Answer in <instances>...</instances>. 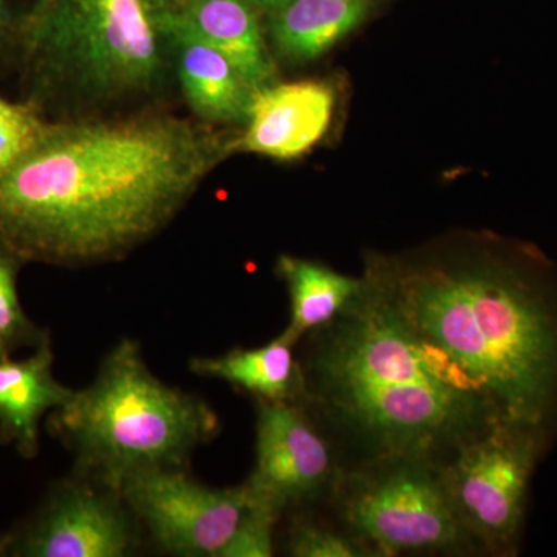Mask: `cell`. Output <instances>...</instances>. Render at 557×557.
<instances>
[{
  "mask_svg": "<svg viewBox=\"0 0 557 557\" xmlns=\"http://www.w3.org/2000/svg\"><path fill=\"white\" fill-rule=\"evenodd\" d=\"M333 109L335 89L325 81H276L256 91L247 123L234 137V153L299 159L327 134Z\"/></svg>",
  "mask_w": 557,
  "mask_h": 557,
  "instance_id": "8fae6325",
  "label": "cell"
},
{
  "mask_svg": "<svg viewBox=\"0 0 557 557\" xmlns=\"http://www.w3.org/2000/svg\"><path fill=\"white\" fill-rule=\"evenodd\" d=\"M120 494L157 547L188 557H220L249 504L247 483L215 490L186 468L135 472Z\"/></svg>",
  "mask_w": 557,
  "mask_h": 557,
  "instance_id": "ba28073f",
  "label": "cell"
},
{
  "mask_svg": "<svg viewBox=\"0 0 557 557\" xmlns=\"http://www.w3.org/2000/svg\"><path fill=\"white\" fill-rule=\"evenodd\" d=\"M172 70L194 116L209 126L247 123L256 90L218 49L180 20L172 27Z\"/></svg>",
  "mask_w": 557,
  "mask_h": 557,
  "instance_id": "7c38bea8",
  "label": "cell"
},
{
  "mask_svg": "<svg viewBox=\"0 0 557 557\" xmlns=\"http://www.w3.org/2000/svg\"><path fill=\"white\" fill-rule=\"evenodd\" d=\"M21 16L14 13L11 0H0V65L9 58H16L17 33Z\"/></svg>",
  "mask_w": 557,
  "mask_h": 557,
  "instance_id": "7402d4cb",
  "label": "cell"
},
{
  "mask_svg": "<svg viewBox=\"0 0 557 557\" xmlns=\"http://www.w3.org/2000/svg\"><path fill=\"white\" fill-rule=\"evenodd\" d=\"M298 344L287 333L265 346L233 348L214 358H194L189 369L205 379L222 380L242 388L255 399L299 405L304 394Z\"/></svg>",
  "mask_w": 557,
  "mask_h": 557,
  "instance_id": "2e32d148",
  "label": "cell"
},
{
  "mask_svg": "<svg viewBox=\"0 0 557 557\" xmlns=\"http://www.w3.org/2000/svg\"><path fill=\"white\" fill-rule=\"evenodd\" d=\"M49 428L76 458V475L120 491L132 474L186 468L220 431L207 401L157 379L138 343L123 339L97 379L51 410Z\"/></svg>",
  "mask_w": 557,
  "mask_h": 557,
  "instance_id": "5b68a950",
  "label": "cell"
},
{
  "mask_svg": "<svg viewBox=\"0 0 557 557\" xmlns=\"http://www.w3.org/2000/svg\"><path fill=\"white\" fill-rule=\"evenodd\" d=\"M325 508L375 557L479 556L450 504L442 467L423 458L343 472Z\"/></svg>",
  "mask_w": 557,
  "mask_h": 557,
  "instance_id": "8992f818",
  "label": "cell"
},
{
  "mask_svg": "<svg viewBox=\"0 0 557 557\" xmlns=\"http://www.w3.org/2000/svg\"><path fill=\"white\" fill-rule=\"evenodd\" d=\"M299 343V406L327 437L343 472L398 457L445 467L505 421L482 392L410 335L364 278L335 319Z\"/></svg>",
  "mask_w": 557,
  "mask_h": 557,
  "instance_id": "3957f363",
  "label": "cell"
},
{
  "mask_svg": "<svg viewBox=\"0 0 557 557\" xmlns=\"http://www.w3.org/2000/svg\"><path fill=\"white\" fill-rule=\"evenodd\" d=\"M548 450L531 429L498 421L442 467L450 504L479 556L518 555L531 480Z\"/></svg>",
  "mask_w": 557,
  "mask_h": 557,
  "instance_id": "52a82bcc",
  "label": "cell"
},
{
  "mask_svg": "<svg viewBox=\"0 0 557 557\" xmlns=\"http://www.w3.org/2000/svg\"><path fill=\"white\" fill-rule=\"evenodd\" d=\"M276 274L289 295V322L284 332L296 344L335 319L362 287L361 276H347L324 263L289 255L278 256Z\"/></svg>",
  "mask_w": 557,
  "mask_h": 557,
  "instance_id": "e0dca14e",
  "label": "cell"
},
{
  "mask_svg": "<svg viewBox=\"0 0 557 557\" xmlns=\"http://www.w3.org/2000/svg\"><path fill=\"white\" fill-rule=\"evenodd\" d=\"M318 508L289 512L285 552L295 557H375L372 549L330 516L319 518Z\"/></svg>",
  "mask_w": 557,
  "mask_h": 557,
  "instance_id": "d6986e66",
  "label": "cell"
},
{
  "mask_svg": "<svg viewBox=\"0 0 557 557\" xmlns=\"http://www.w3.org/2000/svg\"><path fill=\"white\" fill-rule=\"evenodd\" d=\"M175 10L177 0H33L17 33L25 100L46 115L163 90Z\"/></svg>",
  "mask_w": 557,
  "mask_h": 557,
  "instance_id": "277c9868",
  "label": "cell"
},
{
  "mask_svg": "<svg viewBox=\"0 0 557 557\" xmlns=\"http://www.w3.org/2000/svg\"><path fill=\"white\" fill-rule=\"evenodd\" d=\"M376 5L379 0H289L265 14L271 51L289 64L318 60L358 30Z\"/></svg>",
  "mask_w": 557,
  "mask_h": 557,
  "instance_id": "9a60e30c",
  "label": "cell"
},
{
  "mask_svg": "<svg viewBox=\"0 0 557 557\" xmlns=\"http://www.w3.org/2000/svg\"><path fill=\"white\" fill-rule=\"evenodd\" d=\"M190 30L222 51L256 91L278 81L277 60L251 0H177Z\"/></svg>",
  "mask_w": 557,
  "mask_h": 557,
  "instance_id": "5bb4252c",
  "label": "cell"
},
{
  "mask_svg": "<svg viewBox=\"0 0 557 557\" xmlns=\"http://www.w3.org/2000/svg\"><path fill=\"white\" fill-rule=\"evenodd\" d=\"M49 119L30 101L0 97V178L38 141Z\"/></svg>",
  "mask_w": 557,
  "mask_h": 557,
  "instance_id": "ffe728a7",
  "label": "cell"
},
{
  "mask_svg": "<svg viewBox=\"0 0 557 557\" xmlns=\"http://www.w3.org/2000/svg\"><path fill=\"white\" fill-rule=\"evenodd\" d=\"M281 519V512L249 493L248 508L220 557L273 556L274 530Z\"/></svg>",
  "mask_w": 557,
  "mask_h": 557,
  "instance_id": "44dd1931",
  "label": "cell"
},
{
  "mask_svg": "<svg viewBox=\"0 0 557 557\" xmlns=\"http://www.w3.org/2000/svg\"><path fill=\"white\" fill-rule=\"evenodd\" d=\"M341 474L335 449L302 406L256 399V465L245 482L252 497L282 516L324 508Z\"/></svg>",
  "mask_w": 557,
  "mask_h": 557,
  "instance_id": "30bf717a",
  "label": "cell"
},
{
  "mask_svg": "<svg viewBox=\"0 0 557 557\" xmlns=\"http://www.w3.org/2000/svg\"><path fill=\"white\" fill-rule=\"evenodd\" d=\"M236 134L168 112L49 120L0 178V240L25 263L124 258L170 225Z\"/></svg>",
  "mask_w": 557,
  "mask_h": 557,
  "instance_id": "6da1fadb",
  "label": "cell"
},
{
  "mask_svg": "<svg viewBox=\"0 0 557 557\" xmlns=\"http://www.w3.org/2000/svg\"><path fill=\"white\" fill-rule=\"evenodd\" d=\"M135 523L120 491L76 475L51 487L30 518L0 536V556H127L137 547Z\"/></svg>",
  "mask_w": 557,
  "mask_h": 557,
  "instance_id": "9c48e42d",
  "label": "cell"
},
{
  "mask_svg": "<svg viewBox=\"0 0 557 557\" xmlns=\"http://www.w3.org/2000/svg\"><path fill=\"white\" fill-rule=\"evenodd\" d=\"M24 265L25 260L0 240V361L50 341L49 332L38 327L22 307L17 277Z\"/></svg>",
  "mask_w": 557,
  "mask_h": 557,
  "instance_id": "ac0fdd59",
  "label": "cell"
},
{
  "mask_svg": "<svg viewBox=\"0 0 557 557\" xmlns=\"http://www.w3.org/2000/svg\"><path fill=\"white\" fill-rule=\"evenodd\" d=\"M361 277L500 417L557 443V263L530 242L453 230L368 251Z\"/></svg>",
  "mask_w": 557,
  "mask_h": 557,
  "instance_id": "7a4b0ae2",
  "label": "cell"
},
{
  "mask_svg": "<svg viewBox=\"0 0 557 557\" xmlns=\"http://www.w3.org/2000/svg\"><path fill=\"white\" fill-rule=\"evenodd\" d=\"M50 341L27 358L0 361V443L24 458L39 453L40 420L72 397V388L54 379Z\"/></svg>",
  "mask_w": 557,
  "mask_h": 557,
  "instance_id": "4fadbf2b",
  "label": "cell"
},
{
  "mask_svg": "<svg viewBox=\"0 0 557 557\" xmlns=\"http://www.w3.org/2000/svg\"><path fill=\"white\" fill-rule=\"evenodd\" d=\"M258 7L260 13L269 14L271 11L281 9L282 5L288 3L289 0H251Z\"/></svg>",
  "mask_w": 557,
  "mask_h": 557,
  "instance_id": "603a6c76",
  "label": "cell"
}]
</instances>
